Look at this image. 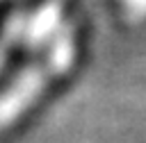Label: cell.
I'll return each instance as SVG.
<instances>
[]
</instances>
